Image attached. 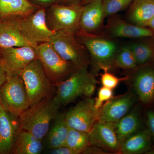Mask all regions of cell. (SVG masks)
<instances>
[{
    "label": "cell",
    "mask_w": 154,
    "mask_h": 154,
    "mask_svg": "<svg viewBox=\"0 0 154 154\" xmlns=\"http://www.w3.org/2000/svg\"><path fill=\"white\" fill-rule=\"evenodd\" d=\"M75 35L88 51L93 74L96 76L101 70L114 68L120 45L113 38L105 33H88L80 30Z\"/></svg>",
    "instance_id": "1"
},
{
    "label": "cell",
    "mask_w": 154,
    "mask_h": 154,
    "mask_svg": "<svg viewBox=\"0 0 154 154\" xmlns=\"http://www.w3.org/2000/svg\"><path fill=\"white\" fill-rule=\"evenodd\" d=\"M60 107L54 96L43 99L19 116L20 128L42 140L50 129V125L59 113Z\"/></svg>",
    "instance_id": "2"
},
{
    "label": "cell",
    "mask_w": 154,
    "mask_h": 154,
    "mask_svg": "<svg viewBox=\"0 0 154 154\" xmlns=\"http://www.w3.org/2000/svg\"><path fill=\"white\" fill-rule=\"evenodd\" d=\"M19 75L24 81L30 107L43 99L54 96L57 87L47 76L37 58L23 69Z\"/></svg>",
    "instance_id": "3"
},
{
    "label": "cell",
    "mask_w": 154,
    "mask_h": 154,
    "mask_svg": "<svg viewBox=\"0 0 154 154\" xmlns=\"http://www.w3.org/2000/svg\"><path fill=\"white\" fill-rule=\"evenodd\" d=\"M35 49L37 58L47 76L56 87L76 69L72 64L62 57L49 42L38 44Z\"/></svg>",
    "instance_id": "4"
},
{
    "label": "cell",
    "mask_w": 154,
    "mask_h": 154,
    "mask_svg": "<svg viewBox=\"0 0 154 154\" xmlns=\"http://www.w3.org/2000/svg\"><path fill=\"white\" fill-rule=\"evenodd\" d=\"M49 42L62 57L72 64L76 69L88 67L90 65L88 51L78 41L75 34L63 31H57Z\"/></svg>",
    "instance_id": "5"
},
{
    "label": "cell",
    "mask_w": 154,
    "mask_h": 154,
    "mask_svg": "<svg viewBox=\"0 0 154 154\" xmlns=\"http://www.w3.org/2000/svg\"><path fill=\"white\" fill-rule=\"evenodd\" d=\"M0 97L4 109L16 116L30 107L24 81L18 74L8 75L0 88Z\"/></svg>",
    "instance_id": "6"
},
{
    "label": "cell",
    "mask_w": 154,
    "mask_h": 154,
    "mask_svg": "<svg viewBox=\"0 0 154 154\" xmlns=\"http://www.w3.org/2000/svg\"><path fill=\"white\" fill-rule=\"evenodd\" d=\"M83 8L80 3L53 5L46 11V21L48 28L55 32L63 31L75 34L79 30Z\"/></svg>",
    "instance_id": "7"
},
{
    "label": "cell",
    "mask_w": 154,
    "mask_h": 154,
    "mask_svg": "<svg viewBox=\"0 0 154 154\" xmlns=\"http://www.w3.org/2000/svg\"><path fill=\"white\" fill-rule=\"evenodd\" d=\"M17 19L23 35L35 49L40 43L49 42L55 33L48 26L44 8H39L26 17H17Z\"/></svg>",
    "instance_id": "8"
},
{
    "label": "cell",
    "mask_w": 154,
    "mask_h": 154,
    "mask_svg": "<svg viewBox=\"0 0 154 154\" xmlns=\"http://www.w3.org/2000/svg\"><path fill=\"white\" fill-rule=\"evenodd\" d=\"M88 68L76 69L67 79L57 85L54 97L60 106L68 105L83 96L86 85L96 79V76L89 72Z\"/></svg>",
    "instance_id": "9"
},
{
    "label": "cell",
    "mask_w": 154,
    "mask_h": 154,
    "mask_svg": "<svg viewBox=\"0 0 154 154\" xmlns=\"http://www.w3.org/2000/svg\"><path fill=\"white\" fill-rule=\"evenodd\" d=\"M101 108L95 106V99L86 98L65 114L69 128L89 132L99 120Z\"/></svg>",
    "instance_id": "10"
},
{
    "label": "cell",
    "mask_w": 154,
    "mask_h": 154,
    "mask_svg": "<svg viewBox=\"0 0 154 154\" xmlns=\"http://www.w3.org/2000/svg\"><path fill=\"white\" fill-rule=\"evenodd\" d=\"M0 63L8 75L19 74L30 62L37 58L36 49L25 46L1 48Z\"/></svg>",
    "instance_id": "11"
},
{
    "label": "cell",
    "mask_w": 154,
    "mask_h": 154,
    "mask_svg": "<svg viewBox=\"0 0 154 154\" xmlns=\"http://www.w3.org/2000/svg\"><path fill=\"white\" fill-rule=\"evenodd\" d=\"M104 27V33L113 38L140 39L154 37V32L149 28L135 25L116 15L108 17L107 25Z\"/></svg>",
    "instance_id": "12"
},
{
    "label": "cell",
    "mask_w": 154,
    "mask_h": 154,
    "mask_svg": "<svg viewBox=\"0 0 154 154\" xmlns=\"http://www.w3.org/2000/svg\"><path fill=\"white\" fill-rule=\"evenodd\" d=\"M116 124L98 121L89 132L90 146L112 152H120L119 143L116 131Z\"/></svg>",
    "instance_id": "13"
},
{
    "label": "cell",
    "mask_w": 154,
    "mask_h": 154,
    "mask_svg": "<svg viewBox=\"0 0 154 154\" xmlns=\"http://www.w3.org/2000/svg\"><path fill=\"white\" fill-rule=\"evenodd\" d=\"M134 71L133 85L140 101L149 105L154 102V64L139 66Z\"/></svg>",
    "instance_id": "14"
},
{
    "label": "cell",
    "mask_w": 154,
    "mask_h": 154,
    "mask_svg": "<svg viewBox=\"0 0 154 154\" xmlns=\"http://www.w3.org/2000/svg\"><path fill=\"white\" fill-rule=\"evenodd\" d=\"M18 117L3 107L0 109V154L12 153L20 128Z\"/></svg>",
    "instance_id": "15"
},
{
    "label": "cell",
    "mask_w": 154,
    "mask_h": 154,
    "mask_svg": "<svg viewBox=\"0 0 154 154\" xmlns=\"http://www.w3.org/2000/svg\"><path fill=\"white\" fill-rule=\"evenodd\" d=\"M135 102V98L132 93L112 98L101 107L98 121L117 123L128 113Z\"/></svg>",
    "instance_id": "16"
},
{
    "label": "cell",
    "mask_w": 154,
    "mask_h": 154,
    "mask_svg": "<svg viewBox=\"0 0 154 154\" xmlns=\"http://www.w3.org/2000/svg\"><path fill=\"white\" fill-rule=\"evenodd\" d=\"M102 0H97L83 6L80 31L88 33H99L104 28L105 17Z\"/></svg>",
    "instance_id": "17"
},
{
    "label": "cell",
    "mask_w": 154,
    "mask_h": 154,
    "mask_svg": "<svg viewBox=\"0 0 154 154\" xmlns=\"http://www.w3.org/2000/svg\"><path fill=\"white\" fill-rule=\"evenodd\" d=\"M25 46L33 47L22 33L17 17L5 18L0 22V48Z\"/></svg>",
    "instance_id": "18"
},
{
    "label": "cell",
    "mask_w": 154,
    "mask_h": 154,
    "mask_svg": "<svg viewBox=\"0 0 154 154\" xmlns=\"http://www.w3.org/2000/svg\"><path fill=\"white\" fill-rule=\"evenodd\" d=\"M128 22L147 27L154 17V0H133L126 14Z\"/></svg>",
    "instance_id": "19"
},
{
    "label": "cell",
    "mask_w": 154,
    "mask_h": 154,
    "mask_svg": "<svg viewBox=\"0 0 154 154\" xmlns=\"http://www.w3.org/2000/svg\"><path fill=\"white\" fill-rule=\"evenodd\" d=\"M152 143L147 129H141L131 135L122 144L120 152L125 154H139L152 152Z\"/></svg>",
    "instance_id": "20"
},
{
    "label": "cell",
    "mask_w": 154,
    "mask_h": 154,
    "mask_svg": "<svg viewBox=\"0 0 154 154\" xmlns=\"http://www.w3.org/2000/svg\"><path fill=\"white\" fill-rule=\"evenodd\" d=\"M141 126L140 109L136 106L116 124V131L121 146L127 138L141 130Z\"/></svg>",
    "instance_id": "21"
},
{
    "label": "cell",
    "mask_w": 154,
    "mask_h": 154,
    "mask_svg": "<svg viewBox=\"0 0 154 154\" xmlns=\"http://www.w3.org/2000/svg\"><path fill=\"white\" fill-rule=\"evenodd\" d=\"M39 7L28 0H0V17H26Z\"/></svg>",
    "instance_id": "22"
},
{
    "label": "cell",
    "mask_w": 154,
    "mask_h": 154,
    "mask_svg": "<svg viewBox=\"0 0 154 154\" xmlns=\"http://www.w3.org/2000/svg\"><path fill=\"white\" fill-rule=\"evenodd\" d=\"M128 43L138 66L154 64L153 38L137 39Z\"/></svg>",
    "instance_id": "23"
},
{
    "label": "cell",
    "mask_w": 154,
    "mask_h": 154,
    "mask_svg": "<svg viewBox=\"0 0 154 154\" xmlns=\"http://www.w3.org/2000/svg\"><path fill=\"white\" fill-rule=\"evenodd\" d=\"M43 150L42 140L27 131L19 129L12 153L38 154Z\"/></svg>",
    "instance_id": "24"
},
{
    "label": "cell",
    "mask_w": 154,
    "mask_h": 154,
    "mask_svg": "<svg viewBox=\"0 0 154 154\" xmlns=\"http://www.w3.org/2000/svg\"><path fill=\"white\" fill-rule=\"evenodd\" d=\"M54 120L53 125L46 134L47 145L50 149L65 146L69 130L65 114L59 113Z\"/></svg>",
    "instance_id": "25"
},
{
    "label": "cell",
    "mask_w": 154,
    "mask_h": 154,
    "mask_svg": "<svg viewBox=\"0 0 154 154\" xmlns=\"http://www.w3.org/2000/svg\"><path fill=\"white\" fill-rule=\"evenodd\" d=\"M89 146V132L69 128L64 146L79 154L82 153Z\"/></svg>",
    "instance_id": "26"
},
{
    "label": "cell",
    "mask_w": 154,
    "mask_h": 154,
    "mask_svg": "<svg viewBox=\"0 0 154 154\" xmlns=\"http://www.w3.org/2000/svg\"><path fill=\"white\" fill-rule=\"evenodd\" d=\"M139 67L128 44L120 45L116 58L114 68L135 70Z\"/></svg>",
    "instance_id": "27"
},
{
    "label": "cell",
    "mask_w": 154,
    "mask_h": 154,
    "mask_svg": "<svg viewBox=\"0 0 154 154\" xmlns=\"http://www.w3.org/2000/svg\"><path fill=\"white\" fill-rule=\"evenodd\" d=\"M133 0H102V6L105 17L114 16L128 8Z\"/></svg>",
    "instance_id": "28"
},
{
    "label": "cell",
    "mask_w": 154,
    "mask_h": 154,
    "mask_svg": "<svg viewBox=\"0 0 154 154\" xmlns=\"http://www.w3.org/2000/svg\"><path fill=\"white\" fill-rule=\"evenodd\" d=\"M103 71L104 72L101 75V81L102 86L112 90L117 87L120 82L129 79L128 76L118 78L110 73L108 70L105 69Z\"/></svg>",
    "instance_id": "29"
},
{
    "label": "cell",
    "mask_w": 154,
    "mask_h": 154,
    "mask_svg": "<svg viewBox=\"0 0 154 154\" xmlns=\"http://www.w3.org/2000/svg\"><path fill=\"white\" fill-rule=\"evenodd\" d=\"M112 89L102 86L98 92V96L95 99V106L99 109L103 106L104 102H107L113 98Z\"/></svg>",
    "instance_id": "30"
},
{
    "label": "cell",
    "mask_w": 154,
    "mask_h": 154,
    "mask_svg": "<svg viewBox=\"0 0 154 154\" xmlns=\"http://www.w3.org/2000/svg\"><path fill=\"white\" fill-rule=\"evenodd\" d=\"M146 122L147 129L148 130L151 136L152 149V152H154V110L149 109L146 114Z\"/></svg>",
    "instance_id": "31"
},
{
    "label": "cell",
    "mask_w": 154,
    "mask_h": 154,
    "mask_svg": "<svg viewBox=\"0 0 154 154\" xmlns=\"http://www.w3.org/2000/svg\"><path fill=\"white\" fill-rule=\"evenodd\" d=\"M97 80L95 79L90 82L86 85L83 92V95L86 98H91L95 94L96 91Z\"/></svg>",
    "instance_id": "32"
},
{
    "label": "cell",
    "mask_w": 154,
    "mask_h": 154,
    "mask_svg": "<svg viewBox=\"0 0 154 154\" xmlns=\"http://www.w3.org/2000/svg\"><path fill=\"white\" fill-rule=\"evenodd\" d=\"M48 152L50 154H76L72 150L65 146L51 149Z\"/></svg>",
    "instance_id": "33"
},
{
    "label": "cell",
    "mask_w": 154,
    "mask_h": 154,
    "mask_svg": "<svg viewBox=\"0 0 154 154\" xmlns=\"http://www.w3.org/2000/svg\"><path fill=\"white\" fill-rule=\"evenodd\" d=\"M104 152L101 149H99V147L94 146H89L86 148L82 153L83 154H104Z\"/></svg>",
    "instance_id": "34"
},
{
    "label": "cell",
    "mask_w": 154,
    "mask_h": 154,
    "mask_svg": "<svg viewBox=\"0 0 154 154\" xmlns=\"http://www.w3.org/2000/svg\"><path fill=\"white\" fill-rule=\"evenodd\" d=\"M8 78V74L2 65L0 63V88L5 82Z\"/></svg>",
    "instance_id": "35"
},
{
    "label": "cell",
    "mask_w": 154,
    "mask_h": 154,
    "mask_svg": "<svg viewBox=\"0 0 154 154\" xmlns=\"http://www.w3.org/2000/svg\"><path fill=\"white\" fill-rule=\"evenodd\" d=\"M38 3L43 4H49L55 2V0H35Z\"/></svg>",
    "instance_id": "36"
},
{
    "label": "cell",
    "mask_w": 154,
    "mask_h": 154,
    "mask_svg": "<svg viewBox=\"0 0 154 154\" xmlns=\"http://www.w3.org/2000/svg\"><path fill=\"white\" fill-rule=\"evenodd\" d=\"M147 27L151 29L154 32V17L149 22Z\"/></svg>",
    "instance_id": "37"
},
{
    "label": "cell",
    "mask_w": 154,
    "mask_h": 154,
    "mask_svg": "<svg viewBox=\"0 0 154 154\" xmlns=\"http://www.w3.org/2000/svg\"><path fill=\"white\" fill-rule=\"evenodd\" d=\"M95 1H97V0H82L80 4L82 6L85 5L88 3H91V2H94Z\"/></svg>",
    "instance_id": "38"
},
{
    "label": "cell",
    "mask_w": 154,
    "mask_h": 154,
    "mask_svg": "<svg viewBox=\"0 0 154 154\" xmlns=\"http://www.w3.org/2000/svg\"><path fill=\"white\" fill-rule=\"evenodd\" d=\"M2 101H1V97H0V109L2 107Z\"/></svg>",
    "instance_id": "39"
},
{
    "label": "cell",
    "mask_w": 154,
    "mask_h": 154,
    "mask_svg": "<svg viewBox=\"0 0 154 154\" xmlns=\"http://www.w3.org/2000/svg\"><path fill=\"white\" fill-rule=\"evenodd\" d=\"M63 1H65V2H72L73 0H63Z\"/></svg>",
    "instance_id": "40"
},
{
    "label": "cell",
    "mask_w": 154,
    "mask_h": 154,
    "mask_svg": "<svg viewBox=\"0 0 154 154\" xmlns=\"http://www.w3.org/2000/svg\"><path fill=\"white\" fill-rule=\"evenodd\" d=\"M1 49H0V61H1Z\"/></svg>",
    "instance_id": "41"
},
{
    "label": "cell",
    "mask_w": 154,
    "mask_h": 154,
    "mask_svg": "<svg viewBox=\"0 0 154 154\" xmlns=\"http://www.w3.org/2000/svg\"><path fill=\"white\" fill-rule=\"evenodd\" d=\"M153 39H154V37H153Z\"/></svg>",
    "instance_id": "42"
}]
</instances>
